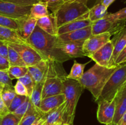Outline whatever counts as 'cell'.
Here are the masks:
<instances>
[{"label": "cell", "instance_id": "cell-1", "mask_svg": "<svg viewBox=\"0 0 126 125\" xmlns=\"http://www.w3.org/2000/svg\"><path fill=\"white\" fill-rule=\"evenodd\" d=\"M27 42L43 59L54 60L61 64L70 60L57 47V36L46 33L37 25Z\"/></svg>", "mask_w": 126, "mask_h": 125}, {"label": "cell", "instance_id": "cell-2", "mask_svg": "<svg viewBox=\"0 0 126 125\" xmlns=\"http://www.w3.org/2000/svg\"><path fill=\"white\" fill-rule=\"evenodd\" d=\"M118 67L110 68L95 63L84 73L79 82L84 89L91 92L95 101H97L106 82Z\"/></svg>", "mask_w": 126, "mask_h": 125}, {"label": "cell", "instance_id": "cell-3", "mask_svg": "<svg viewBox=\"0 0 126 125\" xmlns=\"http://www.w3.org/2000/svg\"><path fill=\"white\" fill-rule=\"evenodd\" d=\"M63 93L65 96V111L62 123L73 125L76 106L84 88L78 81L67 78L66 75L63 78Z\"/></svg>", "mask_w": 126, "mask_h": 125}, {"label": "cell", "instance_id": "cell-4", "mask_svg": "<svg viewBox=\"0 0 126 125\" xmlns=\"http://www.w3.org/2000/svg\"><path fill=\"white\" fill-rule=\"evenodd\" d=\"M47 60L49 67L43 85L42 99L62 94L63 90V78L66 75L65 72L62 73L63 70L62 66V64L54 60Z\"/></svg>", "mask_w": 126, "mask_h": 125}, {"label": "cell", "instance_id": "cell-5", "mask_svg": "<svg viewBox=\"0 0 126 125\" xmlns=\"http://www.w3.org/2000/svg\"><path fill=\"white\" fill-rule=\"evenodd\" d=\"M89 7L79 2H65L52 14L57 27L78 18H88Z\"/></svg>", "mask_w": 126, "mask_h": 125}, {"label": "cell", "instance_id": "cell-6", "mask_svg": "<svg viewBox=\"0 0 126 125\" xmlns=\"http://www.w3.org/2000/svg\"><path fill=\"white\" fill-rule=\"evenodd\" d=\"M126 82V62L119 65L103 87L97 102L100 100H111L124 86Z\"/></svg>", "mask_w": 126, "mask_h": 125}, {"label": "cell", "instance_id": "cell-7", "mask_svg": "<svg viewBox=\"0 0 126 125\" xmlns=\"http://www.w3.org/2000/svg\"><path fill=\"white\" fill-rule=\"evenodd\" d=\"M126 25L125 22L114 21L107 14L104 18L92 23V34L96 35L108 33L111 35H115Z\"/></svg>", "mask_w": 126, "mask_h": 125}, {"label": "cell", "instance_id": "cell-8", "mask_svg": "<svg viewBox=\"0 0 126 125\" xmlns=\"http://www.w3.org/2000/svg\"><path fill=\"white\" fill-rule=\"evenodd\" d=\"M31 7L0 0V14L14 19L25 18L30 17Z\"/></svg>", "mask_w": 126, "mask_h": 125}, {"label": "cell", "instance_id": "cell-9", "mask_svg": "<svg viewBox=\"0 0 126 125\" xmlns=\"http://www.w3.org/2000/svg\"><path fill=\"white\" fill-rule=\"evenodd\" d=\"M7 44L19 54L27 67L34 65L43 59L41 55L30 45L13 43H7Z\"/></svg>", "mask_w": 126, "mask_h": 125}, {"label": "cell", "instance_id": "cell-10", "mask_svg": "<svg viewBox=\"0 0 126 125\" xmlns=\"http://www.w3.org/2000/svg\"><path fill=\"white\" fill-rule=\"evenodd\" d=\"M111 36L110 33H105L92 35L87 38L83 44V50L86 56L89 57L91 55L99 50L111 40Z\"/></svg>", "mask_w": 126, "mask_h": 125}, {"label": "cell", "instance_id": "cell-11", "mask_svg": "<svg viewBox=\"0 0 126 125\" xmlns=\"http://www.w3.org/2000/svg\"><path fill=\"white\" fill-rule=\"evenodd\" d=\"M98 102L97 118L100 123L108 125L113 122L115 113V98L111 100H100Z\"/></svg>", "mask_w": 126, "mask_h": 125}, {"label": "cell", "instance_id": "cell-12", "mask_svg": "<svg viewBox=\"0 0 126 125\" xmlns=\"http://www.w3.org/2000/svg\"><path fill=\"white\" fill-rule=\"evenodd\" d=\"M84 41L60 42L58 40L57 47L70 60L76 58L84 57L86 56L83 50Z\"/></svg>", "mask_w": 126, "mask_h": 125}, {"label": "cell", "instance_id": "cell-13", "mask_svg": "<svg viewBox=\"0 0 126 125\" xmlns=\"http://www.w3.org/2000/svg\"><path fill=\"white\" fill-rule=\"evenodd\" d=\"M113 43L111 40H110L89 58L94 61L97 64L108 67L110 61L113 54Z\"/></svg>", "mask_w": 126, "mask_h": 125}, {"label": "cell", "instance_id": "cell-14", "mask_svg": "<svg viewBox=\"0 0 126 125\" xmlns=\"http://www.w3.org/2000/svg\"><path fill=\"white\" fill-rule=\"evenodd\" d=\"M113 42L114 48H113V54L111 58L108 67H116L115 61L120 53L126 46V25L118 33L114 35L113 39H111Z\"/></svg>", "mask_w": 126, "mask_h": 125}, {"label": "cell", "instance_id": "cell-15", "mask_svg": "<svg viewBox=\"0 0 126 125\" xmlns=\"http://www.w3.org/2000/svg\"><path fill=\"white\" fill-rule=\"evenodd\" d=\"M49 67L47 60L43 59L38 63L28 67V74L33 79L34 83L44 82Z\"/></svg>", "mask_w": 126, "mask_h": 125}, {"label": "cell", "instance_id": "cell-16", "mask_svg": "<svg viewBox=\"0 0 126 125\" xmlns=\"http://www.w3.org/2000/svg\"><path fill=\"white\" fill-rule=\"evenodd\" d=\"M92 35V27L89 26L75 31L60 34L57 36V38L60 42L84 41Z\"/></svg>", "mask_w": 126, "mask_h": 125}, {"label": "cell", "instance_id": "cell-17", "mask_svg": "<svg viewBox=\"0 0 126 125\" xmlns=\"http://www.w3.org/2000/svg\"><path fill=\"white\" fill-rule=\"evenodd\" d=\"M0 40L7 43L30 45L27 40L20 36L17 31L2 26H0Z\"/></svg>", "mask_w": 126, "mask_h": 125}, {"label": "cell", "instance_id": "cell-18", "mask_svg": "<svg viewBox=\"0 0 126 125\" xmlns=\"http://www.w3.org/2000/svg\"><path fill=\"white\" fill-rule=\"evenodd\" d=\"M115 113L113 120V123H117L124 113L126 112V87H123L115 96Z\"/></svg>", "mask_w": 126, "mask_h": 125}, {"label": "cell", "instance_id": "cell-19", "mask_svg": "<svg viewBox=\"0 0 126 125\" xmlns=\"http://www.w3.org/2000/svg\"><path fill=\"white\" fill-rule=\"evenodd\" d=\"M36 19L30 17L18 19L17 32L22 38L27 41L36 26Z\"/></svg>", "mask_w": 126, "mask_h": 125}, {"label": "cell", "instance_id": "cell-20", "mask_svg": "<svg viewBox=\"0 0 126 125\" xmlns=\"http://www.w3.org/2000/svg\"><path fill=\"white\" fill-rule=\"evenodd\" d=\"M65 101V96L63 93L47 97L41 99L39 109L44 113H46L52 109L61 105Z\"/></svg>", "mask_w": 126, "mask_h": 125}, {"label": "cell", "instance_id": "cell-21", "mask_svg": "<svg viewBox=\"0 0 126 125\" xmlns=\"http://www.w3.org/2000/svg\"><path fill=\"white\" fill-rule=\"evenodd\" d=\"M91 25L92 22L88 18H78L59 26L57 30V36L75 31Z\"/></svg>", "mask_w": 126, "mask_h": 125}, {"label": "cell", "instance_id": "cell-22", "mask_svg": "<svg viewBox=\"0 0 126 125\" xmlns=\"http://www.w3.org/2000/svg\"><path fill=\"white\" fill-rule=\"evenodd\" d=\"M36 25L49 34L57 36L58 27L52 13L37 20Z\"/></svg>", "mask_w": 126, "mask_h": 125}, {"label": "cell", "instance_id": "cell-23", "mask_svg": "<svg viewBox=\"0 0 126 125\" xmlns=\"http://www.w3.org/2000/svg\"><path fill=\"white\" fill-rule=\"evenodd\" d=\"M65 111V102L60 106L52 109L49 112L44 114L45 125H51L54 123L62 124Z\"/></svg>", "mask_w": 126, "mask_h": 125}, {"label": "cell", "instance_id": "cell-24", "mask_svg": "<svg viewBox=\"0 0 126 125\" xmlns=\"http://www.w3.org/2000/svg\"><path fill=\"white\" fill-rule=\"evenodd\" d=\"M44 114L31 102L28 110L22 118L18 125H32L37 120L43 117Z\"/></svg>", "mask_w": 126, "mask_h": 125}, {"label": "cell", "instance_id": "cell-25", "mask_svg": "<svg viewBox=\"0 0 126 125\" xmlns=\"http://www.w3.org/2000/svg\"><path fill=\"white\" fill-rule=\"evenodd\" d=\"M108 14V8L103 6L101 2L95 4L92 8L89 9L88 12V19L91 22L96 21L104 18Z\"/></svg>", "mask_w": 126, "mask_h": 125}, {"label": "cell", "instance_id": "cell-26", "mask_svg": "<svg viewBox=\"0 0 126 125\" xmlns=\"http://www.w3.org/2000/svg\"><path fill=\"white\" fill-rule=\"evenodd\" d=\"M49 14L47 6L45 2L39 1L32 6L30 12V17L38 20Z\"/></svg>", "mask_w": 126, "mask_h": 125}, {"label": "cell", "instance_id": "cell-27", "mask_svg": "<svg viewBox=\"0 0 126 125\" xmlns=\"http://www.w3.org/2000/svg\"><path fill=\"white\" fill-rule=\"evenodd\" d=\"M89 62L82 64L79 63L76 61H74L73 65L71 67L70 72L69 74L66 75V77L79 82L84 73V69L86 66Z\"/></svg>", "mask_w": 126, "mask_h": 125}, {"label": "cell", "instance_id": "cell-28", "mask_svg": "<svg viewBox=\"0 0 126 125\" xmlns=\"http://www.w3.org/2000/svg\"><path fill=\"white\" fill-rule=\"evenodd\" d=\"M44 82H42L34 83L32 93L30 96L32 104L38 109L40 106L41 101L42 99V92H43Z\"/></svg>", "mask_w": 126, "mask_h": 125}, {"label": "cell", "instance_id": "cell-29", "mask_svg": "<svg viewBox=\"0 0 126 125\" xmlns=\"http://www.w3.org/2000/svg\"><path fill=\"white\" fill-rule=\"evenodd\" d=\"M10 66H26L19 54L8 45V57Z\"/></svg>", "mask_w": 126, "mask_h": 125}, {"label": "cell", "instance_id": "cell-30", "mask_svg": "<svg viewBox=\"0 0 126 125\" xmlns=\"http://www.w3.org/2000/svg\"><path fill=\"white\" fill-rule=\"evenodd\" d=\"M16 94H17L15 92L13 85H6L4 86L2 88V92H1L2 100L8 108L16 97Z\"/></svg>", "mask_w": 126, "mask_h": 125}, {"label": "cell", "instance_id": "cell-31", "mask_svg": "<svg viewBox=\"0 0 126 125\" xmlns=\"http://www.w3.org/2000/svg\"><path fill=\"white\" fill-rule=\"evenodd\" d=\"M7 72L11 79H18L28 73V68L27 66H10Z\"/></svg>", "mask_w": 126, "mask_h": 125}, {"label": "cell", "instance_id": "cell-32", "mask_svg": "<svg viewBox=\"0 0 126 125\" xmlns=\"http://www.w3.org/2000/svg\"><path fill=\"white\" fill-rule=\"evenodd\" d=\"M20 121V119L11 112L0 117V125H18Z\"/></svg>", "mask_w": 126, "mask_h": 125}, {"label": "cell", "instance_id": "cell-33", "mask_svg": "<svg viewBox=\"0 0 126 125\" xmlns=\"http://www.w3.org/2000/svg\"><path fill=\"white\" fill-rule=\"evenodd\" d=\"M0 26L7 27L14 30L18 29V19L6 17L0 14Z\"/></svg>", "mask_w": 126, "mask_h": 125}, {"label": "cell", "instance_id": "cell-34", "mask_svg": "<svg viewBox=\"0 0 126 125\" xmlns=\"http://www.w3.org/2000/svg\"><path fill=\"white\" fill-rule=\"evenodd\" d=\"M18 80L20 82H22L23 83V85L25 87V88H27V91H28V97H30L31 96V94L32 93V91H33V87H34V83L33 82V79L31 77V76L30 75V74L28 73H27V74L25 75L23 77H20V78H18Z\"/></svg>", "mask_w": 126, "mask_h": 125}, {"label": "cell", "instance_id": "cell-35", "mask_svg": "<svg viewBox=\"0 0 126 125\" xmlns=\"http://www.w3.org/2000/svg\"><path fill=\"white\" fill-rule=\"evenodd\" d=\"M31 101L30 99V97L27 96L25 100L24 101V102L22 104L20 107H18L16 110L13 112V113L15 115L17 116L19 119H22V118L23 117V115H25L27 111L28 110V108H29L30 105Z\"/></svg>", "mask_w": 126, "mask_h": 125}, {"label": "cell", "instance_id": "cell-36", "mask_svg": "<svg viewBox=\"0 0 126 125\" xmlns=\"http://www.w3.org/2000/svg\"><path fill=\"white\" fill-rule=\"evenodd\" d=\"M27 97V96H25L16 94V97L13 99V100H12V102L10 104L9 107L8 108L9 110V112L13 113L18 107L20 106L24 102Z\"/></svg>", "mask_w": 126, "mask_h": 125}, {"label": "cell", "instance_id": "cell-37", "mask_svg": "<svg viewBox=\"0 0 126 125\" xmlns=\"http://www.w3.org/2000/svg\"><path fill=\"white\" fill-rule=\"evenodd\" d=\"M41 1L46 4L47 8L52 11V13L56 11L65 2L64 0H41Z\"/></svg>", "mask_w": 126, "mask_h": 125}, {"label": "cell", "instance_id": "cell-38", "mask_svg": "<svg viewBox=\"0 0 126 125\" xmlns=\"http://www.w3.org/2000/svg\"><path fill=\"white\" fill-rule=\"evenodd\" d=\"M109 16L114 21H121L126 22V7L119 10L118 12L113 13H108Z\"/></svg>", "mask_w": 126, "mask_h": 125}, {"label": "cell", "instance_id": "cell-39", "mask_svg": "<svg viewBox=\"0 0 126 125\" xmlns=\"http://www.w3.org/2000/svg\"><path fill=\"white\" fill-rule=\"evenodd\" d=\"M0 85H13L12 80L9 76L7 70H0Z\"/></svg>", "mask_w": 126, "mask_h": 125}, {"label": "cell", "instance_id": "cell-40", "mask_svg": "<svg viewBox=\"0 0 126 125\" xmlns=\"http://www.w3.org/2000/svg\"><path fill=\"white\" fill-rule=\"evenodd\" d=\"M15 92L18 95L25 96H28V91H27V88H25L23 83L20 82L18 80H17L15 86H14Z\"/></svg>", "mask_w": 126, "mask_h": 125}, {"label": "cell", "instance_id": "cell-41", "mask_svg": "<svg viewBox=\"0 0 126 125\" xmlns=\"http://www.w3.org/2000/svg\"><path fill=\"white\" fill-rule=\"evenodd\" d=\"M2 1H8L22 6H33V4L38 3L41 0H2Z\"/></svg>", "mask_w": 126, "mask_h": 125}, {"label": "cell", "instance_id": "cell-42", "mask_svg": "<svg viewBox=\"0 0 126 125\" xmlns=\"http://www.w3.org/2000/svg\"><path fill=\"white\" fill-rule=\"evenodd\" d=\"M4 86L0 85V117L3 116L4 115H6L8 113H9L8 107L6 105V104L2 100V96H1V92H2V88Z\"/></svg>", "mask_w": 126, "mask_h": 125}, {"label": "cell", "instance_id": "cell-43", "mask_svg": "<svg viewBox=\"0 0 126 125\" xmlns=\"http://www.w3.org/2000/svg\"><path fill=\"white\" fill-rule=\"evenodd\" d=\"M125 62H126V46L117 58L115 61V66H118Z\"/></svg>", "mask_w": 126, "mask_h": 125}, {"label": "cell", "instance_id": "cell-44", "mask_svg": "<svg viewBox=\"0 0 126 125\" xmlns=\"http://www.w3.org/2000/svg\"><path fill=\"white\" fill-rule=\"evenodd\" d=\"M0 55L7 59L8 57V44L2 40H0Z\"/></svg>", "mask_w": 126, "mask_h": 125}, {"label": "cell", "instance_id": "cell-45", "mask_svg": "<svg viewBox=\"0 0 126 125\" xmlns=\"http://www.w3.org/2000/svg\"><path fill=\"white\" fill-rule=\"evenodd\" d=\"M9 67L8 60L0 55V70H7Z\"/></svg>", "mask_w": 126, "mask_h": 125}, {"label": "cell", "instance_id": "cell-46", "mask_svg": "<svg viewBox=\"0 0 126 125\" xmlns=\"http://www.w3.org/2000/svg\"><path fill=\"white\" fill-rule=\"evenodd\" d=\"M115 1L116 0H101L100 2L103 6H105L107 8H108L111 6V4H113Z\"/></svg>", "mask_w": 126, "mask_h": 125}, {"label": "cell", "instance_id": "cell-47", "mask_svg": "<svg viewBox=\"0 0 126 125\" xmlns=\"http://www.w3.org/2000/svg\"><path fill=\"white\" fill-rule=\"evenodd\" d=\"M45 125V119H44V116L43 117L40 118L39 119L37 120L34 123L32 124V125Z\"/></svg>", "mask_w": 126, "mask_h": 125}, {"label": "cell", "instance_id": "cell-48", "mask_svg": "<svg viewBox=\"0 0 126 125\" xmlns=\"http://www.w3.org/2000/svg\"><path fill=\"white\" fill-rule=\"evenodd\" d=\"M117 125H126V112L121 118L119 121L117 123Z\"/></svg>", "mask_w": 126, "mask_h": 125}, {"label": "cell", "instance_id": "cell-49", "mask_svg": "<svg viewBox=\"0 0 126 125\" xmlns=\"http://www.w3.org/2000/svg\"><path fill=\"white\" fill-rule=\"evenodd\" d=\"M89 0H67L66 2H82V3L87 4V2Z\"/></svg>", "mask_w": 126, "mask_h": 125}, {"label": "cell", "instance_id": "cell-50", "mask_svg": "<svg viewBox=\"0 0 126 125\" xmlns=\"http://www.w3.org/2000/svg\"><path fill=\"white\" fill-rule=\"evenodd\" d=\"M61 125V124L60 123H54V124H52V125Z\"/></svg>", "mask_w": 126, "mask_h": 125}, {"label": "cell", "instance_id": "cell-51", "mask_svg": "<svg viewBox=\"0 0 126 125\" xmlns=\"http://www.w3.org/2000/svg\"><path fill=\"white\" fill-rule=\"evenodd\" d=\"M115 125V124L111 123H110V124H108V125Z\"/></svg>", "mask_w": 126, "mask_h": 125}, {"label": "cell", "instance_id": "cell-52", "mask_svg": "<svg viewBox=\"0 0 126 125\" xmlns=\"http://www.w3.org/2000/svg\"><path fill=\"white\" fill-rule=\"evenodd\" d=\"M61 125H69L68 123H62L61 124Z\"/></svg>", "mask_w": 126, "mask_h": 125}, {"label": "cell", "instance_id": "cell-53", "mask_svg": "<svg viewBox=\"0 0 126 125\" xmlns=\"http://www.w3.org/2000/svg\"><path fill=\"white\" fill-rule=\"evenodd\" d=\"M124 87H126V82L125 84H124Z\"/></svg>", "mask_w": 126, "mask_h": 125}, {"label": "cell", "instance_id": "cell-54", "mask_svg": "<svg viewBox=\"0 0 126 125\" xmlns=\"http://www.w3.org/2000/svg\"><path fill=\"white\" fill-rule=\"evenodd\" d=\"M66 1H67V0H64V2H66Z\"/></svg>", "mask_w": 126, "mask_h": 125}]
</instances>
